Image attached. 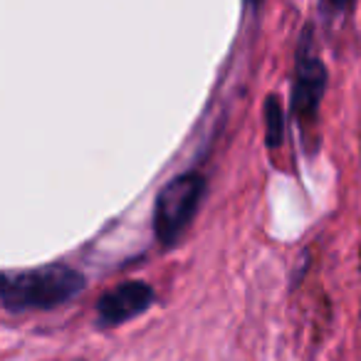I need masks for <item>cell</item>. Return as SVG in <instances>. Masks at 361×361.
Wrapping results in <instances>:
<instances>
[{
    "instance_id": "6da1fadb",
    "label": "cell",
    "mask_w": 361,
    "mask_h": 361,
    "mask_svg": "<svg viewBox=\"0 0 361 361\" xmlns=\"http://www.w3.org/2000/svg\"><path fill=\"white\" fill-rule=\"evenodd\" d=\"M82 287V275L67 265L0 272V302L11 310H52L72 300Z\"/></svg>"
},
{
    "instance_id": "7a4b0ae2",
    "label": "cell",
    "mask_w": 361,
    "mask_h": 361,
    "mask_svg": "<svg viewBox=\"0 0 361 361\" xmlns=\"http://www.w3.org/2000/svg\"><path fill=\"white\" fill-rule=\"evenodd\" d=\"M203 193H206V180L198 173L178 176L159 193L154 208V231L164 245L176 243L191 226L203 201Z\"/></svg>"
},
{
    "instance_id": "3957f363",
    "label": "cell",
    "mask_w": 361,
    "mask_h": 361,
    "mask_svg": "<svg viewBox=\"0 0 361 361\" xmlns=\"http://www.w3.org/2000/svg\"><path fill=\"white\" fill-rule=\"evenodd\" d=\"M326 90V70L312 50H302L297 57L295 85H292V109L302 124H310L319 114L322 97Z\"/></svg>"
},
{
    "instance_id": "277c9868",
    "label": "cell",
    "mask_w": 361,
    "mask_h": 361,
    "mask_svg": "<svg viewBox=\"0 0 361 361\" xmlns=\"http://www.w3.org/2000/svg\"><path fill=\"white\" fill-rule=\"evenodd\" d=\"M151 302H154V290L146 282H124L102 297L97 314L104 326H114L149 310Z\"/></svg>"
},
{
    "instance_id": "5b68a950",
    "label": "cell",
    "mask_w": 361,
    "mask_h": 361,
    "mask_svg": "<svg viewBox=\"0 0 361 361\" xmlns=\"http://www.w3.org/2000/svg\"><path fill=\"white\" fill-rule=\"evenodd\" d=\"M265 134H267V144L272 149L282 144V136H285V114H282V106L277 97H267L265 102Z\"/></svg>"
},
{
    "instance_id": "8992f818",
    "label": "cell",
    "mask_w": 361,
    "mask_h": 361,
    "mask_svg": "<svg viewBox=\"0 0 361 361\" xmlns=\"http://www.w3.org/2000/svg\"><path fill=\"white\" fill-rule=\"evenodd\" d=\"M326 3H331L334 8H344V6H349L351 0H326Z\"/></svg>"
}]
</instances>
